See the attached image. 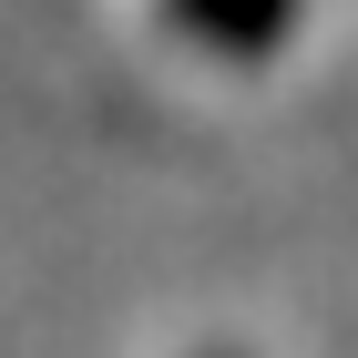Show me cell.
Instances as JSON below:
<instances>
[{
	"label": "cell",
	"mask_w": 358,
	"mask_h": 358,
	"mask_svg": "<svg viewBox=\"0 0 358 358\" xmlns=\"http://www.w3.org/2000/svg\"><path fill=\"white\" fill-rule=\"evenodd\" d=\"M164 31L205 62H266L297 31V0H164Z\"/></svg>",
	"instance_id": "cell-1"
}]
</instances>
